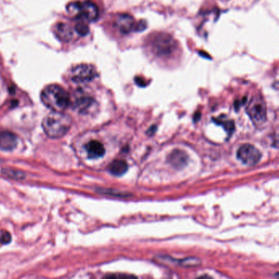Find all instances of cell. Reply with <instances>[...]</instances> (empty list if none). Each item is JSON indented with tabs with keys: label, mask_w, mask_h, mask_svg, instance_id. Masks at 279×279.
Returning a JSON list of instances; mask_svg holds the SVG:
<instances>
[{
	"label": "cell",
	"mask_w": 279,
	"mask_h": 279,
	"mask_svg": "<svg viewBox=\"0 0 279 279\" xmlns=\"http://www.w3.org/2000/svg\"><path fill=\"white\" fill-rule=\"evenodd\" d=\"M41 102L46 107L55 112H63L70 106V96L62 87L50 84L40 94Z\"/></svg>",
	"instance_id": "6da1fadb"
},
{
	"label": "cell",
	"mask_w": 279,
	"mask_h": 279,
	"mask_svg": "<svg viewBox=\"0 0 279 279\" xmlns=\"http://www.w3.org/2000/svg\"><path fill=\"white\" fill-rule=\"evenodd\" d=\"M72 119L63 112L52 111L43 118L42 126L45 134L53 139L63 137L71 128Z\"/></svg>",
	"instance_id": "7a4b0ae2"
},
{
	"label": "cell",
	"mask_w": 279,
	"mask_h": 279,
	"mask_svg": "<svg viewBox=\"0 0 279 279\" xmlns=\"http://www.w3.org/2000/svg\"><path fill=\"white\" fill-rule=\"evenodd\" d=\"M67 11L68 13L74 19L86 23L95 21L100 15V9L91 0L70 3L68 4Z\"/></svg>",
	"instance_id": "3957f363"
},
{
	"label": "cell",
	"mask_w": 279,
	"mask_h": 279,
	"mask_svg": "<svg viewBox=\"0 0 279 279\" xmlns=\"http://www.w3.org/2000/svg\"><path fill=\"white\" fill-rule=\"evenodd\" d=\"M151 50L155 56L162 58L170 57L177 50V43L167 34L155 35L150 40Z\"/></svg>",
	"instance_id": "277c9868"
},
{
	"label": "cell",
	"mask_w": 279,
	"mask_h": 279,
	"mask_svg": "<svg viewBox=\"0 0 279 279\" xmlns=\"http://www.w3.org/2000/svg\"><path fill=\"white\" fill-rule=\"evenodd\" d=\"M97 77V72L93 65L81 64L76 65L70 72V79L76 84H87Z\"/></svg>",
	"instance_id": "5b68a950"
},
{
	"label": "cell",
	"mask_w": 279,
	"mask_h": 279,
	"mask_svg": "<svg viewBox=\"0 0 279 279\" xmlns=\"http://www.w3.org/2000/svg\"><path fill=\"white\" fill-rule=\"evenodd\" d=\"M137 23L135 21L133 16L129 14H119L117 15L116 17L114 18V27H116L119 32L122 34H129L133 31H142L145 28V22Z\"/></svg>",
	"instance_id": "8992f818"
},
{
	"label": "cell",
	"mask_w": 279,
	"mask_h": 279,
	"mask_svg": "<svg viewBox=\"0 0 279 279\" xmlns=\"http://www.w3.org/2000/svg\"><path fill=\"white\" fill-rule=\"evenodd\" d=\"M247 112L253 122L261 124L266 120V107L260 97H253L247 106Z\"/></svg>",
	"instance_id": "52a82bcc"
},
{
	"label": "cell",
	"mask_w": 279,
	"mask_h": 279,
	"mask_svg": "<svg viewBox=\"0 0 279 279\" xmlns=\"http://www.w3.org/2000/svg\"><path fill=\"white\" fill-rule=\"evenodd\" d=\"M237 157L247 166H254L261 160V154L254 145L245 144L239 147Z\"/></svg>",
	"instance_id": "ba28073f"
},
{
	"label": "cell",
	"mask_w": 279,
	"mask_h": 279,
	"mask_svg": "<svg viewBox=\"0 0 279 279\" xmlns=\"http://www.w3.org/2000/svg\"><path fill=\"white\" fill-rule=\"evenodd\" d=\"M93 103V99L91 96H85L84 94L76 95L74 99L70 97V106H73V109L79 110L81 113L88 111L92 107Z\"/></svg>",
	"instance_id": "9c48e42d"
},
{
	"label": "cell",
	"mask_w": 279,
	"mask_h": 279,
	"mask_svg": "<svg viewBox=\"0 0 279 279\" xmlns=\"http://www.w3.org/2000/svg\"><path fill=\"white\" fill-rule=\"evenodd\" d=\"M85 150L90 159H97L106 154L104 145L100 141H91L85 145Z\"/></svg>",
	"instance_id": "30bf717a"
},
{
	"label": "cell",
	"mask_w": 279,
	"mask_h": 279,
	"mask_svg": "<svg viewBox=\"0 0 279 279\" xmlns=\"http://www.w3.org/2000/svg\"><path fill=\"white\" fill-rule=\"evenodd\" d=\"M188 160L189 158L187 154L181 149H175L168 156V162L170 164L177 169H181L185 167L187 164Z\"/></svg>",
	"instance_id": "8fae6325"
},
{
	"label": "cell",
	"mask_w": 279,
	"mask_h": 279,
	"mask_svg": "<svg viewBox=\"0 0 279 279\" xmlns=\"http://www.w3.org/2000/svg\"><path fill=\"white\" fill-rule=\"evenodd\" d=\"M74 30L69 24L60 22L56 26L55 34L62 42H69L73 38Z\"/></svg>",
	"instance_id": "7c38bea8"
},
{
	"label": "cell",
	"mask_w": 279,
	"mask_h": 279,
	"mask_svg": "<svg viewBox=\"0 0 279 279\" xmlns=\"http://www.w3.org/2000/svg\"><path fill=\"white\" fill-rule=\"evenodd\" d=\"M17 145V137L13 133L4 132L0 133V149L5 151H12Z\"/></svg>",
	"instance_id": "4fadbf2b"
},
{
	"label": "cell",
	"mask_w": 279,
	"mask_h": 279,
	"mask_svg": "<svg viewBox=\"0 0 279 279\" xmlns=\"http://www.w3.org/2000/svg\"><path fill=\"white\" fill-rule=\"evenodd\" d=\"M128 168L129 167L126 162L122 159H115L109 166V171L110 173L116 176H120L125 174V172L128 171Z\"/></svg>",
	"instance_id": "5bb4252c"
},
{
	"label": "cell",
	"mask_w": 279,
	"mask_h": 279,
	"mask_svg": "<svg viewBox=\"0 0 279 279\" xmlns=\"http://www.w3.org/2000/svg\"><path fill=\"white\" fill-rule=\"evenodd\" d=\"M214 122H216L217 124L222 125L224 129L226 130L229 134L231 135L233 132L235 131V123L231 120L228 119H223L222 118H214Z\"/></svg>",
	"instance_id": "9a60e30c"
},
{
	"label": "cell",
	"mask_w": 279,
	"mask_h": 279,
	"mask_svg": "<svg viewBox=\"0 0 279 279\" xmlns=\"http://www.w3.org/2000/svg\"><path fill=\"white\" fill-rule=\"evenodd\" d=\"M74 31L80 36L88 35V33H89V27H88V23L81 21V20H78V22L76 23L75 27H74Z\"/></svg>",
	"instance_id": "2e32d148"
},
{
	"label": "cell",
	"mask_w": 279,
	"mask_h": 279,
	"mask_svg": "<svg viewBox=\"0 0 279 279\" xmlns=\"http://www.w3.org/2000/svg\"><path fill=\"white\" fill-rule=\"evenodd\" d=\"M103 279H138L136 276L128 273H114L106 276Z\"/></svg>",
	"instance_id": "e0dca14e"
},
{
	"label": "cell",
	"mask_w": 279,
	"mask_h": 279,
	"mask_svg": "<svg viewBox=\"0 0 279 279\" xmlns=\"http://www.w3.org/2000/svg\"><path fill=\"white\" fill-rule=\"evenodd\" d=\"M11 236L8 233H4V235L1 237V239H0V242L3 243H8L10 242Z\"/></svg>",
	"instance_id": "ac0fdd59"
},
{
	"label": "cell",
	"mask_w": 279,
	"mask_h": 279,
	"mask_svg": "<svg viewBox=\"0 0 279 279\" xmlns=\"http://www.w3.org/2000/svg\"><path fill=\"white\" fill-rule=\"evenodd\" d=\"M197 279H212V277H210V276L208 275H204L201 276V277H198V278Z\"/></svg>",
	"instance_id": "d6986e66"
},
{
	"label": "cell",
	"mask_w": 279,
	"mask_h": 279,
	"mask_svg": "<svg viewBox=\"0 0 279 279\" xmlns=\"http://www.w3.org/2000/svg\"><path fill=\"white\" fill-rule=\"evenodd\" d=\"M276 277H277V278L279 279V273H277V275H276Z\"/></svg>",
	"instance_id": "ffe728a7"
}]
</instances>
